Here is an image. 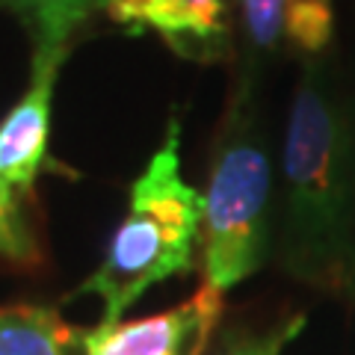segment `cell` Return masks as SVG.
I'll list each match as a JSON object with an SVG mask.
<instances>
[{"label":"cell","instance_id":"cell-1","mask_svg":"<svg viewBox=\"0 0 355 355\" xmlns=\"http://www.w3.org/2000/svg\"><path fill=\"white\" fill-rule=\"evenodd\" d=\"M347 125L320 65L299 77L284 137V263L311 284L355 282Z\"/></svg>","mask_w":355,"mask_h":355},{"label":"cell","instance_id":"cell-2","mask_svg":"<svg viewBox=\"0 0 355 355\" xmlns=\"http://www.w3.org/2000/svg\"><path fill=\"white\" fill-rule=\"evenodd\" d=\"M205 219V198L181 175V119L172 116L163 146L130 187L128 214L98 270L77 293L101 299V323L121 314L154 284L193 270V249Z\"/></svg>","mask_w":355,"mask_h":355},{"label":"cell","instance_id":"cell-3","mask_svg":"<svg viewBox=\"0 0 355 355\" xmlns=\"http://www.w3.org/2000/svg\"><path fill=\"white\" fill-rule=\"evenodd\" d=\"M272 166L252 107L237 104L219 133L205 196V282L228 291L258 270L270 246Z\"/></svg>","mask_w":355,"mask_h":355},{"label":"cell","instance_id":"cell-4","mask_svg":"<svg viewBox=\"0 0 355 355\" xmlns=\"http://www.w3.org/2000/svg\"><path fill=\"white\" fill-rule=\"evenodd\" d=\"M222 314V291L207 282L184 305L128 323H101L80 335L83 355H198Z\"/></svg>","mask_w":355,"mask_h":355},{"label":"cell","instance_id":"cell-5","mask_svg":"<svg viewBox=\"0 0 355 355\" xmlns=\"http://www.w3.org/2000/svg\"><path fill=\"white\" fill-rule=\"evenodd\" d=\"M65 48L69 44L60 42H36L30 89L0 121V175L12 190L27 193L48 160L53 86L65 60Z\"/></svg>","mask_w":355,"mask_h":355},{"label":"cell","instance_id":"cell-6","mask_svg":"<svg viewBox=\"0 0 355 355\" xmlns=\"http://www.w3.org/2000/svg\"><path fill=\"white\" fill-rule=\"evenodd\" d=\"M107 12L130 36L157 33L181 57L207 60L225 48V0H113Z\"/></svg>","mask_w":355,"mask_h":355},{"label":"cell","instance_id":"cell-7","mask_svg":"<svg viewBox=\"0 0 355 355\" xmlns=\"http://www.w3.org/2000/svg\"><path fill=\"white\" fill-rule=\"evenodd\" d=\"M74 331L53 308H0V355H69Z\"/></svg>","mask_w":355,"mask_h":355},{"label":"cell","instance_id":"cell-8","mask_svg":"<svg viewBox=\"0 0 355 355\" xmlns=\"http://www.w3.org/2000/svg\"><path fill=\"white\" fill-rule=\"evenodd\" d=\"M9 3L33 24L36 42L69 44L71 33L83 24L95 6H101V0H9Z\"/></svg>","mask_w":355,"mask_h":355},{"label":"cell","instance_id":"cell-9","mask_svg":"<svg viewBox=\"0 0 355 355\" xmlns=\"http://www.w3.org/2000/svg\"><path fill=\"white\" fill-rule=\"evenodd\" d=\"M331 27H335L331 0H287L284 33L305 53L323 51L331 39Z\"/></svg>","mask_w":355,"mask_h":355},{"label":"cell","instance_id":"cell-10","mask_svg":"<svg viewBox=\"0 0 355 355\" xmlns=\"http://www.w3.org/2000/svg\"><path fill=\"white\" fill-rule=\"evenodd\" d=\"M0 258L12 263H36L39 246L33 240L21 207L15 202V190L0 175Z\"/></svg>","mask_w":355,"mask_h":355},{"label":"cell","instance_id":"cell-11","mask_svg":"<svg viewBox=\"0 0 355 355\" xmlns=\"http://www.w3.org/2000/svg\"><path fill=\"white\" fill-rule=\"evenodd\" d=\"M240 9L252 48L270 51L284 33L287 0H240Z\"/></svg>","mask_w":355,"mask_h":355},{"label":"cell","instance_id":"cell-12","mask_svg":"<svg viewBox=\"0 0 355 355\" xmlns=\"http://www.w3.org/2000/svg\"><path fill=\"white\" fill-rule=\"evenodd\" d=\"M305 326V317H293L282 323L279 329L263 331V335H240L231 338L216 355H282L284 347L291 343Z\"/></svg>","mask_w":355,"mask_h":355},{"label":"cell","instance_id":"cell-13","mask_svg":"<svg viewBox=\"0 0 355 355\" xmlns=\"http://www.w3.org/2000/svg\"><path fill=\"white\" fill-rule=\"evenodd\" d=\"M110 3H113V0H101V6H110Z\"/></svg>","mask_w":355,"mask_h":355}]
</instances>
